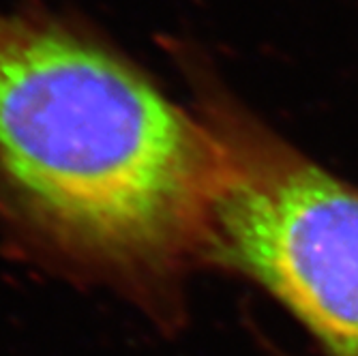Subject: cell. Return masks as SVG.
I'll return each instance as SVG.
<instances>
[{"instance_id": "obj_1", "label": "cell", "mask_w": 358, "mask_h": 356, "mask_svg": "<svg viewBox=\"0 0 358 356\" xmlns=\"http://www.w3.org/2000/svg\"><path fill=\"white\" fill-rule=\"evenodd\" d=\"M208 124L78 22L0 9V223L28 260L168 331L204 262Z\"/></svg>"}, {"instance_id": "obj_2", "label": "cell", "mask_w": 358, "mask_h": 356, "mask_svg": "<svg viewBox=\"0 0 358 356\" xmlns=\"http://www.w3.org/2000/svg\"><path fill=\"white\" fill-rule=\"evenodd\" d=\"M185 67L219 150L204 262L262 285L331 356H358V187L257 118L200 60Z\"/></svg>"}]
</instances>
